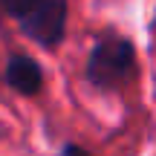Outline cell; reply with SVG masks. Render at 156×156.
<instances>
[{"instance_id": "1", "label": "cell", "mask_w": 156, "mask_h": 156, "mask_svg": "<svg viewBox=\"0 0 156 156\" xmlns=\"http://www.w3.org/2000/svg\"><path fill=\"white\" fill-rule=\"evenodd\" d=\"M6 17L17 23L23 35L35 44L58 46L67 29V0H0Z\"/></svg>"}, {"instance_id": "2", "label": "cell", "mask_w": 156, "mask_h": 156, "mask_svg": "<svg viewBox=\"0 0 156 156\" xmlns=\"http://www.w3.org/2000/svg\"><path fill=\"white\" fill-rule=\"evenodd\" d=\"M136 75V52L133 44L122 35H104L95 41L87 55L84 78L98 90H122Z\"/></svg>"}, {"instance_id": "3", "label": "cell", "mask_w": 156, "mask_h": 156, "mask_svg": "<svg viewBox=\"0 0 156 156\" xmlns=\"http://www.w3.org/2000/svg\"><path fill=\"white\" fill-rule=\"evenodd\" d=\"M3 78L17 95H26V98H32V95H38L44 90V69H41V64L35 58L23 55V52H17V55H12L6 61Z\"/></svg>"}, {"instance_id": "4", "label": "cell", "mask_w": 156, "mask_h": 156, "mask_svg": "<svg viewBox=\"0 0 156 156\" xmlns=\"http://www.w3.org/2000/svg\"><path fill=\"white\" fill-rule=\"evenodd\" d=\"M61 156H90V153L84 151V147H78V145H67L61 151Z\"/></svg>"}]
</instances>
